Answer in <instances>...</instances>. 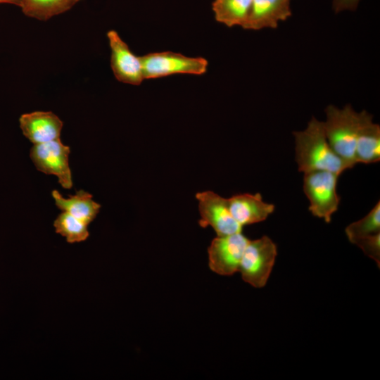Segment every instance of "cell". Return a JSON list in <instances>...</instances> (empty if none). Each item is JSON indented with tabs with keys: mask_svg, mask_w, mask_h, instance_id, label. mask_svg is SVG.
<instances>
[{
	"mask_svg": "<svg viewBox=\"0 0 380 380\" xmlns=\"http://www.w3.org/2000/svg\"><path fill=\"white\" fill-rule=\"evenodd\" d=\"M296 161L299 172L326 170L338 175L353 165L337 155L327 139L323 121L312 117L306 128L293 132Z\"/></svg>",
	"mask_w": 380,
	"mask_h": 380,
	"instance_id": "cell-1",
	"label": "cell"
},
{
	"mask_svg": "<svg viewBox=\"0 0 380 380\" xmlns=\"http://www.w3.org/2000/svg\"><path fill=\"white\" fill-rule=\"evenodd\" d=\"M365 110L356 112L350 104L339 108L329 105L325 109L324 129L329 144L341 158L355 165L356 140Z\"/></svg>",
	"mask_w": 380,
	"mask_h": 380,
	"instance_id": "cell-2",
	"label": "cell"
},
{
	"mask_svg": "<svg viewBox=\"0 0 380 380\" xmlns=\"http://www.w3.org/2000/svg\"><path fill=\"white\" fill-rule=\"evenodd\" d=\"M339 175L326 170L304 173L303 191L309 200V210L312 215L327 223L337 211L340 196L336 192Z\"/></svg>",
	"mask_w": 380,
	"mask_h": 380,
	"instance_id": "cell-3",
	"label": "cell"
},
{
	"mask_svg": "<svg viewBox=\"0 0 380 380\" xmlns=\"http://www.w3.org/2000/svg\"><path fill=\"white\" fill-rule=\"evenodd\" d=\"M277 255V246L267 236L249 240L239 268L243 280L255 288L265 286Z\"/></svg>",
	"mask_w": 380,
	"mask_h": 380,
	"instance_id": "cell-4",
	"label": "cell"
},
{
	"mask_svg": "<svg viewBox=\"0 0 380 380\" xmlns=\"http://www.w3.org/2000/svg\"><path fill=\"white\" fill-rule=\"evenodd\" d=\"M144 80L177 74L201 75L208 70V61L203 57H190L166 51L141 56Z\"/></svg>",
	"mask_w": 380,
	"mask_h": 380,
	"instance_id": "cell-5",
	"label": "cell"
},
{
	"mask_svg": "<svg viewBox=\"0 0 380 380\" xmlns=\"http://www.w3.org/2000/svg\"><path fill=\"white\" fill-rule=\"evenodd\" d=\"M70 148L61 139L45 143L35 144L30 149V156L36 168L46 175H54L64 189L72 187L71 170L69 166Z\"/></svg>",
	"mask_w": 380,
	"mask_h": 380,
	"instance_id": "cell-6",
	"label": "cell"
},
{
	"mask_svg": "<svg viewBox=\"0 0 380 380\" xmlns=\"http://www.w3.org/2000/svg\"><path fill=\"white\" fill-rule=\"evenodd\" d=\"M248 241L242 232L227 236H217L208 248L210 269L223 276H230L238 272Z\"/></svg>",
	"mask_w": 380,
	"mask_h": 380,
	"instance_id": "cell-7",
	"label": "cell"
},
{
	"mask_svg": "<svg viewBox=\"0 0 380 380\" xmlns=\"http://www.w3.org/2000/svg\"><path fill=\"white\" fill-rule=\"evenodd\" d=\"M196 198L198 201L200 226H210L218 236L242 232L243 227L233 218L229 212L227 198L212 191L198 192Z\"/></svg>",
	"mask_w": 380,
	"mask_h": 380,
	"instance_id": "cell-8",
	"label": "cell"
},
{
	"mask_svg": "<svg viewBox=\"0 0 380 380\" xmlns=\"http://www.w3.org/2000/svg\"><path fill=\"white\" fill-rule=\"evenodd\" d=\"M110 50V68L115 79L122 83L138 86L144 80L141 56L135 55L117 31H108Z\"/></svg>",
	"mask_w": 380,
	"mask_h": 380,
	"instance_id": "cell-9",
	"label": "cell"
},
{
	"mask_svg": "<svg viewBox=\"0 0 380 380\" xmlns=\"http://www.w3.org/2000/svg\"><path fill=\"white\" fill-rule=\"evenodd\" d=\"M291 13V0H253L241 27L248 30L275 29L279 22L287 20Z\"/></svg>",
	"mask_w": 380,
	"mask_h": 380,
	"instance_id": "cell-10",
	"label": "cell"
},
{
	"mask_svg": "<svg viewBox=\"0 0 380 380\" xmlns=\"http://www.w3.org/2000/svg\"><path fill=\"white\" fill-rule=\"evenodd\" d=\"M19 124L23 135L34 144L60 138L63 125L53 112L41 110L21 115Z\"/></svg>",
	"mask_w": 380,
	"mask_h": 380,
	"instance_id": "cell-11",
	"label": "cell"
},
{
	"mask_svg": "<svg viewBox=\"0 0 380 380\" xmlns=\"http://www.w3.org/2000/svg\"><path fill=\"white\" fill-rule=\"evenodd\" d=\"M229 212L241 226L265 220L275 206L263 201L260 194H241L227 198Z\"/></svg>",
	"mask_w": 380,
	"mask_h": 380,
	"instance_id": "cell-12",
	"label": "cell"
},
{
	"mask_svg": "<svg viewBox=\"0 0 380 380\" xmlns=\"http://www.w3.org/2000/svg\"><path fill=\"white\" fill-rule=\"evenodd\" d=\"M355 160L365 164L380 160V126L366 110L356 140Z\"/></svg>",
	"mask_w": 380,
	"mask_h": 380,
	"instance_id": "cell-13",
	"label": "cell"
},
{
	"mask_svg": "<svg viewBox=\"0 0 380 380\" xmlns=\"http://www.w3.org/2000/svg\"><path fill=\"white\" fill-rule=\"evenodd\" d=\"M51 195L58 209L87 225L96 218L101 208V205L92 199V195L82 189L68 198H63L57 190H53Z\"/></svg>",
	"mask_w": 380,
	"mask_h": 380,
	"instance_id": "cell-14",
	"label": "cell"
},
{
	"mask_svg": "<svg viewBox=\"0 0 380 380\" xmlns=\"http://www.w3.org/2000/svg\"><path fill=\"white\" fill-rule=\"evenodd\" d=\"M253 0H213L212 11L217 22L228 27H242Z\"/></svg>",
	"mask_w": 380,
	"mask_h": 380,
	"instance_id": "cell-15",
	"label": "cell"
},
{
	"mask_svg": "<svg viewBox=\"0 0 380 380\" xmlns=\"http://www.w3.org/2000/svg\"><path fill=\"white\" fill-rule=\"evenodd\" d=\"M82 0H20L19 8L27 17L48 20L70 10Z\"/></svg>",
	"mask_w": 380,
	"mask_h": 380,
	"instance_id": "cell-16",
	"label": "cell"
},
{
	"mask_svg": "<svg viewBox=\"0 0 380 380\" xmlns=\"http://www.w3.org/2000/svg\"><path fill=\"white\" fill-rule=\"evenodd\" d=\"M53 227L56 232L65 237L70 243L84 241L89 236L88 225L65 211L57 216Z\"/></svg>",
	"mask_w": 380,
	"mask_h": 380,
	"instance_id": "cell-17",
	"label": "cell"
},
{
	"mask_svg": "<svg viewBox=\"0 0 380 380\" xmlns=\"http://www.w3.org/2000/svg\"><path fill=\"white\" fill-rule=\"evenodd\" d=\"M350 242L368 235L380 232V202L378 201L363 218L348 224L345 229Z\"/></svg>",
	"mask_w": 380,
	"mask_h": 380,
	"instance_id": "cell-18",
	"label": "cell"
},
{
	"mask_svg": "<svg viewBox=\"0 0 380 380\" xmlns=\"http://www.w3.org/2000/svg\"><path fill=\"white\" fill-rule=\"evenodd\" d=\"M351 243L357 245L366 255L373 259L379 267L380 232L356 239Z\"/></svg>",
	"mask_w": 380,
	"mask_h": 380,
	"instance_id": "cell-19",
	"label": "cell"
},
{
	"mask_svg": "<svg viewBox=\"0 0 380 380\" xmlns=\"http://www.w3.org/2000/svg\"><path fill=\"white\" fill-rule=\"evenodd\" d=\"M360 0H332V9L335 13L344 11H355Z\"/></svg>",
	"mask_w": 380,
	"mask_h": 380,
	"instance_id": "cell-20",
	"label": "cell"
},
{
	"mask_svg": "<svg viewBox=\"0 0 380 380\" xmlns=\"http://www.w3.org/2000/svg\"><path fill=\"white\" fill-rule=\"evenodd\" d=\"M20 0H0V4H11L19 6Z\"/></svg>",
	"mask_w": 380,
	"mask_h": 380,
	"instance_id": "cell-21",
	"label": "cell"
}]
</instances>
